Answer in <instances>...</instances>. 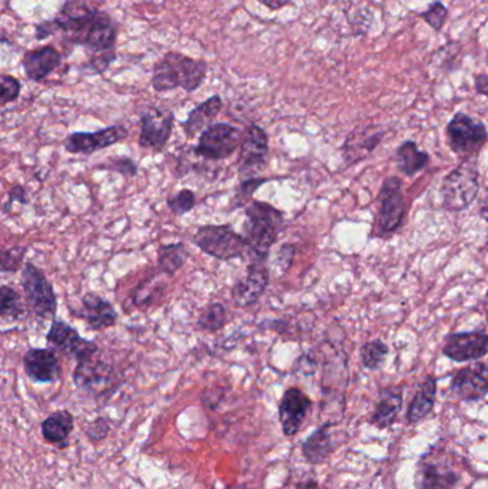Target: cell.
<instances>
[{"instance_id": "obj_2", "label": "cell", "mask_w": 488, "mask_h": 489, "mask_svg": "<svg viewBox=\"0 0 488 489\" xmlns=\"http://www.w3.org/2000/svg\"><path fill=\"white\" fill-rule=\"evenodd\" d=\"M208 74L205 60L192 59L180 51H168L156 60L152 70L151 85L155 92L184 89L192 93L204 85Z\"/></svg>"}, {"instance_id": "obj_40", "label": "cell", "mask_w": 488, "mask_h": 489, "mask_svg": "<svg viewBox=\"0 0 488 489\" xmlns=\"http://www.w3.org/2000/svg\"><path fill=\"white\" fill-rule=\"evenodd\" d=\"M110 432V423L107 418L103 416H98L92 422L89 423L88 428H86V437H88L89 441L93 442V444H100L102 442L105 438L109 435Z\"/></svg>"}, {"instance_id": "obj_41", "label": "cell", "mask_w": 488, "mask_h": 489, "mask_svg": "<svg viewBox=\"0 0 488 489\" xmlns=\"http://www.w3.org/2000/svg\"><path fill=\"white\" fill-rule=\"evenodd\" d=\"M295 255V247L291 245V243H283L281 247L278 248L276 254V261H274V266L278 269L279 273L283 275L288 271L291 264L294 261Z\"/></svg>"}, {"instance_id": "obj_1", "label": "cell", "mask_w": 488, "mask_h": 489, "mask_svg": "<svg viewBox=\"0 0 488 489\" xmlns=\"http://www.w3.org/2000/svg\"><path fill=\"white\" fill-rule=\"evenodd\" d=\"M284 228V214L268 202L252 201L245 206L244 238L252 261L267 262Z\"/></svg>"}, {"instance_id": "obj_23", "label": "cell", "mask_w": 488, "mask_h": 489, "mask_svg": "<svg viewBox=\"0 0 488 489\" xmlns=\"http://www.w3.org/2000/svg\"><path fill=\"white\" fill-rule=\"evenodd\" d=\"M41 430L42 437L48 444L60 449L68 448L70 435L75 430L74 414L68 409L52 412L44 418Z\"/></svg>"}, {"instance_id": "obj_49", "label": "cell", "mask_w": 488, "mask_h": 489, "mask_svg": "<svg viewBox=\"0 0 488 489\" xmlns=\"http://www.w3.org/2000/svg\"><path fill=\"white\" fill-rule=\"evenodd\" d=\"M484 305H485V311H487V315H488V291H487V294H485V296H484Z\"/></svg>"}, {"instance_id": "obj_22", "label": "cell", "mask_w": 488, "mask_h": 489, "mask_svg": "<svg viewBox=\"0 0 488 489\" xmlns=\"http://www.w3.org/2000/svg\"><path fill=\"white\" fill-rule=\"evenodd\" d=\"M460 475L444 462L424 455L417 469V489H454Z\"/></svg>"}, {"instance_id": "obj_19", "label": "cell", "mask_w": 488, "mask_h": 489, "mask_svg": "<svg viewBox=\"0 0 488 489\" xmlns=\"http://www.w3.org/2000/svg\"><path fill=\"white\" fill-rule=\"evenodd\" d=\"M88 325L91 331H107L118 324V312L115 306L95 292L84 294L81 299V309L74 313Z\"/></svg>"}, {"instance_id": "obj_30", "label": "cell", "mask_w": 488, "mask_h": 489, "mask_svg": "<svg viewBox=\"0 0 488 489\" xmlns=\"http://www.w3.org/2000/svg\"><path fill=\"white\" fill-rule=\"evenodd\" d=\"M227 308L220 302H212L199 313L196 327L201 331L215 334L227 325Z\"/></svg>"}, {"instance_id": "obj_17", "label": "cell", "mask_w": 488, "mask_h": 489, "mask_svg": "<svg viewBox=\"0 0 488 489\" xmlns=\"http://www.w3.org/2000/svg\"><path fill=\"white\" fill-rule=\"evenodd\" d=\"M488 353V334L483 331L454 332L445 339L443 355L454 362H471Z\"/></svg>"}, {"instance_id": "obj_44", "label": "cell", "mask_w": 488, "mask_h": 489, "mask_svg": "<svg viewBox=\"0 0 488 489\" xmlns=\"http://www.w3.org/2000/svg\"><path fill=\"white\" fill-rule=\"evenodd\" d=\"M56 34H58V29H56L53 19L44 20V22L37 23L35 26V37H36V41H44V39H48V37L53 36Z\"/></svg>"}, {"instance_id": "obj_34", "label": "cell", "mask_w": 488, "mask_h": 489, "mask_svg": "<svg viewBox=\"0 0 488 489\" xmlns=\"http://www.w3.org/2000/svg\"><path fill=\"white\" fill-rule=\"evenodd\" d=\"M420 16L434 32H440L447 22L448 9L441 0H434Z\"/></svg>"}, {"instance_id": "obj_4", "label": "cell", "mask_w": 488, "mask_h": 489, "mask_svg": "<svg viewBox=\"0 0 488 489\" xmlns=\"http://www.w3.org/2000/svg\"><path fill=\"white\" fill-rule=\"evenodd\" d=\"M192 241L201 252L218 261L239 259L248 252L244 235L228 224L199 226Z\"/></svg>"}, {"instance_id": "obj_31", "label": "cell", "mask_w": 488, "mask_h": 489, "mask_svg": "<svg viewBox=\"0 0 488 489\" xmlns=\"http://www.w3.org/2000/svg\"><path fill=\"white\" fill-rule=\"evenodd\" d=\"M25 313L20 295L8 285L0 287V317L8 322H16Z\"/></svg>"}, {"instance_id": "obj_47", "label": "cell", "mask_w": 488, "mask_h": 489, "mask_svg": "<svg viewBox=\"0 0 488 489\" xmlns=\"http://www.w3.org/2000/svg\"><path fill=\"white\" fill-rule=\"evenodd\" d=\"M298 489H320L318 484L316 481L304 482L301 485L298 486Z\"/></svg>"}, {"instance_id": "obj_15", "label": "cell", "mask_w": 488, "mask_h": 489, "mask_svg": "<svg viewBox=\"0 0 488 489\" xmlns=\"http://www.w3.org/2000/svg\"><path fill=\"white\" fill-rule=\"evenodd\" d=\"M311 406V398L297 386L284 392L278 405V418L285 437H295L301 430Z\"/></svg>"}, {"instance_id": "obj_8", "label": "cell", "mask_w": 488, "mask_h": 489, "mask_svg": "<svg viewBox=\"0 0 488 489\" xmlns=\"http://www.w3.org/2000/svg\"><path fill=\"white\" fill-rule=\"evenodd\" d=\"M405 217V201L400 177L384 180L379 193V212L375 219V233L389 235L401 228Z\"/></svg>"}, {"instance_id": "obj_6", "label": "cell", "mask_w": 488, "mask_h": 489, "mask_svg": "<svg viewBox=\"0 0 488 489\" xmlns=\"http://www.w3.org/2000/svg\"><path fill=\"white\" fill-rule=\"evenodd\" d=\"M488 132L480 119L459 112L447 125L448 145L457 156L471 159L487 142Z\"/></svg>"}, {"instance_id": "obj_27", "label": "cell", "mask_w": 488, "mask_h": 489, "mask_svg": "<svg viewBox=\"0 0 488 489\" xmlns=\"http://www.w3.org/2000/svg\"><path fill=\"white\" fill-rule=\"evenodd\" d=\"M436 399H437V379L429 375L420 385L417 394L408 406L407 422L414 425L426 420L427 416L433 412Z\"/></svg>"}, {"instance_id": "obj_16", "label": "cell", "mask_w": 488, "mask_h": 489, "mask_svg": "<svg viewBox=\"0 0 488 489\" xmlns=\"http://www.w3.org/2000/svg\"><path fill=\"white\" fill-rule=\"evenodd\" d=\"M450 390L460 401H480L488 392V365L476 362L459 369L452 375Z\"/></svg>"}, {"instance_id": "obj_33", "label": "cell", "mask_w": 488, "mask_h": 489, "mask_svg": "<svg viewBox=\"0 0 488 489\" xmlns=\"http://www.w3.org/2000/svg\"><path fill=\"white\" fill-rule=\"evenodd\" d=\"M274 177H248L243 179V182L238 185L236 191V196L232 199L229 209L236 210L238 208H245L248 203L252 202L253 195L257 193L258 189L261 188L262 185L268 184Z\"/></svg>"}, {"instance_id": "obj_18", "label": "cell", "mask_w": 488, "mask_h": 489, "mask_svg": "<svg viewBox=\"0 0 488 489\" xmlns=\"http://www.w3.org/2000/svg\"><path fill=\"white\" fill-rule=\"evenodd\" d=\"M23 369L30 381L36 383H56L62 375V365L52 348H30L22 359Z\"/></svg>"}, {"instance_id": "obj_38", "label": "cell", "mask_w": 488, "mask_h": 489, "mask_svg": "<svg viewBox=\"0 0 488 489\" xmlns=\"http://www.w3.org/2000/svg\"><path fill=\"white\" fill-rule=\"evenodd\" d=\"M2 93H0V106L4 107L9 103L19 99L22 92V83L12 75H2Z\"/></svg>"}, {"instance_id": "obj_12", "label": "cell", "mask_w": 488, "mask_h": 489, "mask_svg": "<svg viewBox=\"0 0 488 489\" xmlns=\"http://www.w3.org/2000/svg\"><path fill=\"white\" fill-rule=\"evenodd\" d=\"M74 383L76 388L86 390L91 395L103 397L115 390L116 374L109 364L93 357L77 362L74 371Z\"/></svg>"}, {"instance_id": "obj_39", "label": "cell", "mask_w": 488, "mask_h": 489, "mask_svg": "<svg viewBox=\"0 0 488 489\" xmlns=\"http://www.w3.org/2000/svg\"><path fill=\"white\" fill-rule=\"evenodd\" d=\"M116 51L100 53V55H92V58L84 63V69L88 70L89 75H102L109 69L110 65L116 60Z\"/></svg>"}, {"instance_id": "obj_9", "label": "cell", "mask_w": 488, "mask_h": 489, "mask_svg": "<svg viewBox=\"0 0 488 489\" xmlns=\"http://www.w3.org/2000/svg\"><path fill=\"white\" fill-rule=\"evenodd\" d=\"M46 343L52 350L62 353L65 357L74 358L77 362L91 359L100 352L98 343L82 338L74 327L56 318L52 320L51 327L46 334Z\"/></svg>"}, {"instance_id": "obj_3", "label": "cell", "mask_w": 488, "mask_h": 489, "mask_svg": "<svg viewBox=\"0 0 488 489\" xmlns=\"http://www.w3.org/2000/svg\"><path fill=\"white\" fill-rule=\"evenodd\" d=\"M480 189V173L474 159H464L455 170L448 173L441 182V199L448 212H461L467 209Z\"/></svg>"}, {"instance_id": "obj_24", "label": "cell", "mask_w": 488, "mask_h": 489, "mask_svg": "<svg viewBox=\"0 0 488 489\" xmlns=\"http://www.w3.org/2000/svg\"><path fill=\"white\" fill-rule=\"evenodd\" d=\"M403 408V388L388 386L380 392L379 402L371 416V425L379 430L393 427Z\"/></svg>"}, {"instance_id": "obj_11", "label": "cell", "mask_w": 488, "mask_h": 489, "mask_svg": "<svg viewBox=\"0 0 488 489\" xmlns=\"http://www.w3.org/2000/svg\"><path fill=\"white\" fill-rule=\"evenodd\" d=\"M269 154L268 133L261 126L252 125L244 130L243 145L238 159V173L243 179L258 177L267 165Z\"/></svg>"}, {"instance_id": "obj_5", "label": "cell", "mask_w": 488, "mask_h": 489, "mask_svg": "<svg viewBox=\"0 0 488 489\" xmlns=\"http://www.w3.org/2000/svg\"><path fill=\"white\" fill-rule=\"evenodd\" d=\"M26 302L35 317L39 319H55L58 313V296L48 276L32 262L25 264L20 278Z\"/></svg>"}, {"instance_id": "obj_35", "label": "cell", "mask_w": 488, "mask_h": 489, "mask_svg": "<svg viewBox=\"0 0 488 489\" xmlns=\"http://www.w3.org/2000/svg\"><path fill=\"white\" fill-rule=\"evenodd\" d=\"M195 203H196V199H195V193L191 189H180L178 193L168 196L166 199V206L177 217L189 214L194 209Z\"/></svg>"}, {"instance_id": "obj_48", "label": "cell", "mask_w": 488, "mask_h": 489, "mask_svg": "<svg viewBox=\"0 0 488 489\" xmlns=\"http://www.w3.org/2000/svg\"><path fill=\"white\" fill-rule=\"evenodd\" d=\"M480 217H483L485 222H488V201L484 205L481 206Z\"/></svg>"}, {"instance_id": "obj_20", "label": "cell", "mask_w": 488, "mask_h": 489, "mask_svg": "<svg viewBox=\"0 0 488 489\" xmlns=\"http://www.w3.org/2000/svg\"><path fill=\"white\" fill-rule=\"evenodd\" d=\"M386 130L381 126L370 125L356 129L342 145V158L347 166L363 162L381 144Z\"/></svg>"}, {"instance_id": "obj_36", "label": "cell", "mask_w": 488, "mask_h": 489, "mask_svg": "<svg viewBox=\"0 0 488 489\" xmlns=\"http://www.w3.org/2000/svg\"><path fill=\"white\" fill-rule=\"evenodd\" d=\"M29 248L18 245V247L9 248L2 252V272L13 273L23 269V261Z\"/></svg>"}, {"instance_id": "obj_10", "label": "cell", "mask_w": 488, "mask_h": 489, "mask_svg": "<svg viewBox=\"0 0 488 489\" xmlns=\"http://www.w3.org/2000/svg\"><path fill=\"white\" fill-rule=\"evenodd\" d=\"M175 114L165 107L149 106L140 112V146L148 151L159 152L165 149L172 137Z\"/></svg>"}, {"instance_id": "obj_25", "label": "cell", "mask_w": 488, "mask_h": 489, "mask_svg": "<svg viewBox=\"0 0 488 489\" xmlns=\"http://www.w3.org/2000/svg\"><path fill=\"white\" fill-rule=\"evenodd\" d=\"M224 102L220 95H213L204 102L199 103L189 112L187 121L182 122L187 138H195L199 133H203L205 129L212 125L213 119L217 118L218 114L222 111Z\"/></svg>"}, {"instance_id": "obj_7", "label": "cell", "mask_w": 488, "mask_h": 489, "mask_svg": "<svg viewBox=\"0 0 488 489\" xmlns=\"http://www.w3.org/2000/svg\"><path fill=\"white\" fill-rule=\"evenodd\" d=\"M244 130L225 122L212 123L199 135L194 154L205 161H224L243 145Z\"/></svg>"}, {"instance_id": "obj_46", "label": "cell", "mask_w": 488, "mask_h": 489, "mask_svg": "<svg viewBox=\"0 0 488 489\" xmlns=\"http://www.w3.org/2000/svg\"><path fill=\"white\" fill-rule=\"evenodd\" d=\"M260 4H264L265 8H268L269 11H281L285 8L292 0H258Z\"/></svg>"}, {"instance_id": "obj_32", "label": "cell", "mask_w": 488, "mask_h": 489, "mask_svg": "<svg viewBox=\"0 0 488 489\" xmlns=\"http://www.w3.org/2000/svg\"><path fill=\"white\" fill-rule=\"evenodd\" d=\"M388 355V346L381 339H374L361 346L360 357L364 368L377 371L381 368Z\"/></svg>"}, {"instance_id": "obj_42", "label": "cell", "mask_w": 488, "mask_h": 489, "mask_svg": "<svg viewBox=\"0 0 488 489\" xmlns=\"http://www.w3.org/2000/svg\"><path fill=\"white\" fill-rule=\"evenodd\" d=\"M15 203H20V205H28L29 203V196H28V191L22 185H13L8 192V199L4 203V212L8 214L11 212L12 208Z\"/></svg>"}, {"instance_id": "obj_37", "label": "cell", "mask_w": 488, "mask_h": 489, "mask_svg": "<svg viewBox=\"0 0 488 489\" xmlns=\"http://www.w3.org/2000/svg\"><path fill=\"white\" fill-rule=\"evenodd\" d=\"M96 170H108V172L119 173L122 177H133L138 173V165L135 161L126 156L108 159L107 162L100 163Z\"/></svg>"}, {"instance_id": "obj_13", "label": "cell", "mask_w": 488, "mask_h": 489, "mask_svg": "<svg viewBox=\"0 0 488 489\" xmlns=\"http://www.w3.org/2000/svg\"><path fill=\"white\" fill-rule=\"evenodd\" d=\"M129 137L128 128L124 125H112L100 129L96 132H74L63 140L65 151L74 154H92L114 146Z\"/></svg>"}, {"instance_id": "obj_43", "label": "cell", "mask_w": 488, "mask_h": 489, "mask_svg": "<svg viewBox=\"0 0 488 489\" xmlns=\"http://www.w3.org/2000/svg\"><path fill=\"white\" fill-rule=\"evenodd\" d=\"M225 390L217 388V390H205L201 395V401L205 405L206 408L215 409L218 408L220 402L224 399Z\"/></svg>"}, {"instance_id": "obj_29", "label": "cell", "mask_w": 488, "mask_h": 489, "mask_svg": "<svg viewBox=\"0 0 488 489\" xmlns=\"http://www.w3.org/2000/svg\"><path fill=\"white\" fill-rule=\"evenodd\" d=\"M188 259V249L184 242L161 245L158 249V268L161 273L172 278L177 275Z\"/></svg>"}, {"instance_id": "obj_28", "label": "cell", "mask_w": 488, "mask_h": 489, "mask_svg": "<svg viewBox=\"0 0 488 489\" xmlns=\"http://www.w3.org/2000/svg\"><path fill=\"white\" fill-rule=\"evenodd\" d=\"M396 168L405 177H412L428 166V152L420 151L414 140H405L396 151Z\"/></svg>"}, {"instance_id": "obj_14", "label": "cell", "mask_w": 488, "mask_h": 489, "mask_svg": "<svg viewBox=\"0 0 488 489\" xmlns=\"http://www.w3.org/2000/svg\"><path fill=\"white\" fill-rule=\"evenodd\" d=\"M269 269L265 262L252 261L244 278L236 280L231 288V298L238 308H250L255 305L269 285Z\"/></svg>"}, {"instance_id": "obj_21", "label": "cell", "mask_w": 488, "mask_h": 489, "mask_svg": "<svg viewBox=\"0 0 488 489\" xmlns=\"http://www.w3.org/2000/svg\"><path fill=\"white\" fill-rule=\"evenodd\" d=\"M63 56L53 44L26 51L22 58V67L28 79L32 82H44L62 65Z\"/></svg>"}, {"instance_id": "obj_50", "label": "cell", "mask_w": 488, "mask_h": 489, "mask_svg": "<svg viewBox=\"0 0 488 489\" xmlns=\"http://www.w3.org/2000/svg\"><path fill=\"white\" fill-rule=\"evenodd\" d=\"M236 489H250V488H248V486H245V485H241V486H236Z\"/></svg>"}, {"instance_id": "obj_26", "label": "cell", "mask_w": 488, "mask_h": 489, "mask_svg": "<svg viewBox=\"0 0 488 489\" xmlns=\"http://www.w3.org/2000/svg\"><path fill=\"white\" fill-rule=\"evenodd\" d=\"M332 425L334 423H323L302 442V455L307 462L311 465H321L334 453L335 444L331 432Z\"/></svg>"}, {"instance_id": "obj_45", "label": "cell", "mask_w": 488, "mask_h": 489, "mask_svg": "<svg viewBox=\"0 0 488 489\" xmlns=\"http://www.w3.org/2000/svg\"><path fill=\"white\" fill-rule=\"evenodd\" d=\"M474 86L478 95L488 98V74H478L474 76Z\"/></svg>"}]
</instances>
